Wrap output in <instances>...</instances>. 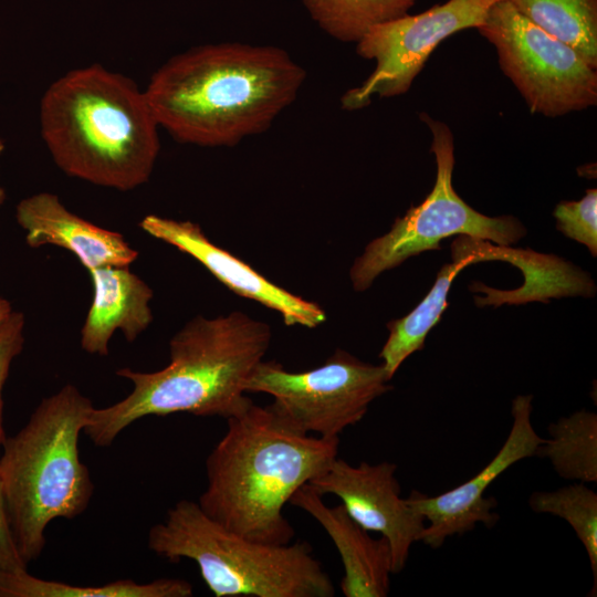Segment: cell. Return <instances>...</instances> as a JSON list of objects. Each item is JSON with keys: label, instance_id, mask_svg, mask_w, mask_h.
Masks as SVG:
<instances>
[{"label": "cell", "instance_id": "8fae6325", "mask_svg": "<svg viewBox=\"0 0 597 597\" xmlns=\"http://www.w3.org/2000/svg\"><path fill=\"white\" fill-rule=\"evenodd\" d=\"M532 395L516 396L512 401V426L509 436L492 460L474 476L438 495L412 491L406 499L425 520L419 542L439 548L453 535L471 532L476 524L491 527L499 520L493 509L494 498L485 496L486 489L516 462L536 455L543 442L532 425Z\"/></svg>", "mask_w": 597, "mask_h": 597}, {"label": "cell", "instance_id": "ffe728a7", "mask_svg": "<svg viewBox=\"0 0 597 597\" xmlns=\"http://www.w3.org/2000/svg\"><path fill=\"white\" fill-rule=\"evenodd\" d=\"M531 22L597 67V0H507Z\"/></svg>", "mask_w": 597, "mask_h": 597}, {"label": "cell", "instance_id": "6da1fadb", "mask_svg": "<svg viewBox=\"0 0 597 597\" xmlns=\"http://www.w3.org/2000/svg\"><path fill=\"white\" fill-rule=\"evenodd\" d=\"M305 78L281 48L222 42L170 57L144 91L159 127L179 143L231 147L265 132Z\"/></svg>", "mask_w": 597, "mask_h": 597}, {"label": "cell", "instance_id": "5b68a950", "mask_svg": "<svg viewBox=\"0 0 597 597\" xmlns=\"http://www.w3.org/2000/svg\"><path fill=\"white\" fill-rule=\"evenodd\" d=\"M93 408L75 386L65 385L2 443L0 479L9 523L27 564L40 557L53 520L74 519L90 503L94 486L80 459L78 439Z\"/></svg>", "mask_w": 597, "mask_h": 597}, {"label": "cell", "instance_id": "5bb4252c", "mask_svg": "<svg viewBox=\"0 0 597 597\" xmlns=\"http://www.w3.org/2000/svg\"><path fill=\"white\" fill-rule=\"evenodd\" d=\"M15 219L25 232L29 247L63 248L87 271L105 265L129 266L138 258V252L121 233L78 217L51 192H38L20 200Z\"/></svg>", "mask_w": 597, "mask_h": 597}, {"label": "cell", "instance_id": "44dd1931", "mask_svg": "<svg viewBox=\"0 0 597 597\" xmlns=\"http://www.w3.org/2000/svg\"><path fill=\"white\" fill-rule=\"evenodd\" d=\"M418 0H302L329 36L357 43L373 27L401 17Z\"/></svg>", "mask_w": 597, "mask_h": 597}, {"label": "cell", "instance_id": "2e32d148", "mask_svg": "<svg viewBox=\"0 0 597 597\" xmlns=\"http://www.w3.org/2000/svg\"><path fill=\"white\" fill-rule=\"evenodd\" d=\"M93 300L81 329V347L91 355H108L119 329L133 343L153 321L151 287L128 266L105 265L88 271Z\"/></svg>", "mask_w": 597, "mask_h": 597}, {"label": "cell", "instance_id": "cb8c5ba5", "mask_svg": "<svg viewBox=\"0 0 597 597\" xmlns=\"http://www.w3.org/2000/svg\"><path fill=\"white\" fill-rule=\"evenodd\" d=\"M24 315L13 311L0 326V453L6 439L3 430L2 391L13 359L22 352L24 345Z\"/></svg>", "mask_w": 597, "mask_h": 597}, {"label": "cell", "instance_id": "3957f363", "mask_svg": "<svg viewBox=\"0 0 597 597\" xmlns=\"http://www.w3.org/2000/svg\"><path fill=\"white\" fill-rule=\"evenodd\" d=\"M271 338L266 323L242 312L193 317L171 337L166 367L150 373L116 370L133 384L132 391L114 405L94 407L84 433L94 444L107 447L148 416L188 412L228 419L252 402L245 381L263 360Z\"/></svg>", "mask_w": 597, "mask_h": 597}, {"label": "cell", "instance_id": "4fadbf2b", "mask_svg": "<svg viewBox=\"0 0 597 597\" xmlns=\"http://www.w3.org/2000/svg\"><path fill=\"white\" fill-rule=\"evenodd\" d=\"M139 227L153 238L196 259L235 294L280 313L287 326L314 328L325 322L326 314L320 305L274 284L242 260L212 243L199 224L148 214L143 218Z\"/></svg>", "mask_w": 597, "mask_h": 597}, {"label": "cell", "instance_id": "ba28073f", "mask_svg": "<svg viewBox=\"0 0 597 597\" xmlns=\"http://www.w3.org/2000/svg\"><path fill=\"white\" fill-rule=\"evenodd\" d=\"M478 31L496 49L502 71L532 113L556 117L596 105L597 67L507 0L490 8Z\"/></svg>", "mask_w": 597, "mask_h": 597}, {"label": "cell", "instance_id": "7402d4cb", "mask_svg": "<svg viewBox=\"0 0 597 597\" xmlns=\"http://www.w3.org/2000/svg\"><path fill=\"white\" fill-rule=\"evenodd\" d=\"M536 513H546L565 520L586 549L594 576V596L597 587V493L583 482L555 491L534 492L528 499Z\"/></svg>", "mask_w": 597, "mask_h": 597}, {"label": "cell", "instance_id": "d4e9b609", "mask_svg": "<svg viewBox=\"0 0 597 597\" xmlns=\"http://www.w3.org/2000/svg\"><path fill=\"white\" fill-rule=\"evenodd\" d=\"M27 566L12 535L0 479V569L21 570L27 569Z\"/></svg>", "mask_w": 597, "mask_h": 597}, {"label": "cell", "instance_id": "484cf974", "mask_svg": "<svg viewBox=\"0 0 597 597\" xmlns=\"http://www.w3.org/2000/svg\"><path fill=\"white\" fill-rule=\"evenodd\" d=\"M12 312L11 303L0 295V326L10 317Z\"/></svg>", "mask_w": 597, "mask_h": 597}, {"label": "cell", "instance_id": "e0dca14e", "mask_svg": "<svg viewBox=\"0 0 597 597\" xmlns=\"http://www.w3.org/2000/svg\"><path fill=\"white\" fill-rule=\"evenodd\" d=\"M452 262L444 264L429 293L404 317L387 324L388 338L379 358L391 379L401 364L415 352L425 347L430 329L440 321L447 307V296L454 277L465 266L480 262L479 258L458 240L451 245Z\"/></svg>", "mask_w": 597, "mask_h": 597}, {"label": "cell", "instance_id": "9a60e30c", "mask_svg": "<svg viewBox=\"0 0 597 597\" xmlns=\"http://www.w3.org/2000/svg\"><path fill=\"white\" fill-rule=\"evenodd\" d=\"M290 504L310 514L336 546L344 568L339 586L345 597L388 595L394 573L391 549L385 537L373 538L342 504L327 506L323 495L308 483L292 495Z\"/></svg>", "mask_w": 597, "mask_h": 597}, {"label": "cell", "instance_id": "d6986e66", "mask_svg": "<svg viewBox=\"0 0 597 597\" xmlns=\"http://www.w3.org/2000/svg\"><path fill=\"white\" fill-rule=\"evenodd\" d=\"M536 455L546 458L563 479L597 482V415L580 409L548 426Z\"/></svg>", "mask_w": 597, "mask_h": 597}, {"label": "cell", "instance_id": "7a4b0ae2", "mask_svg": "<svg viewBox=\"0 0 597 597\" xmlns=\"http://www.w3.org/2000/svg\"><path fill=\"white\" fill-rule=\"evenodd\" d=\"M227 423L206 460L207 485L198 505L245 538L290 543L295 532L283 509L337 458L339 438L302 432L272 404L251 402Z\"/></svg>", "mask_w": 597, "mask_h": 597}, {"label": "cell", "instance_id": "603a6c76", "mask_svg": "<svg viewBox=\"0 0 597 597\" xmlns=\"http://www.w3.org/2000/svg\"><path fill=\"white\" fill-rule=\"evenodd\" d=\"M556 228L564 235L587 247L597 254V190L587 189L577 201H561L554 209Z\"/></svg>", "mask_w": 597, "mask_h": 597}, {"label": "cell", "instance_id": "30bf717a", "mask_svg": "<svg viewBox=\"0 0 597 597\" xmlns=\"http://www.w3.org/2000/svg\"><path fill=\"white\" fill-rule=\"evenodd\" d=\"M499 0H448L411 15L377 24L356 43L358 55L375 61V69L358 86L342 96V107L356 111L374 96L405 94L430 54L448 36L478 29Z\"/></svg>", "mask_w": 597, "mask_h": 597}, {"label": "cell", "instance_id": "9c48e42d", "mask_svg": "<svg viewBox=\"0 0 597 597\" xmlns=\"http://www.w3.org/2000/svg\"><path fill=\"white\" fill-rule=\"evenodd\" d=\"M381 364L337 349L322 366L289 371L262 360L245 381L247 392H264L272 406L296 429L322 438H339L359 422L369 405L391 389Z\"/></svg>", "mask_w": 597, "mask_h": 597}, {"label": "cell", "instance_id": "8992f818", "mask_svg": "<svg viewBox=\"0 0 597 597\" xmlns=\"http://www.w3.org/2000/svg\"><path fill=\"white\" fill-rule=\"evenodd\" d=\"M148 547L193 561L217 597H333L334 585L306 542L268 544L238 535L181 500L148 533Z\"/></svg>", "mask_w": 597, "mask_h": 597}, {"label": "cell", "instance_id": "277c9868", "mask_svg": "<svg viewBox=\"0 0 597 597\" xmlns=\"http://www.w3.org/2000/svg\"><path fill=\"white\" fill-rule=\"evenodd\" d=\"M39 123L67 176L129 191L153 174L160 127L145 91L123 74L91 64L61 75L41 97Z\"/></svg>", "mask_w": 597, "mask_h": 597}, {"label": "cell", "instance_id": "7c38bea8", "mask_svg": "<svg viewBox=\"0 0 597 597\" xmlns=\"http://www.w3.org/2000/svg\"><path fill=\"white\" fill-rule=\"evenodd\" d=\"M391 462L350 465L336 458L310 485L321 495L341 499L347 514L368 532L379 533L389 543L392 573L406 566L413 543L426 526L423 517L401 496Z\"/></svg>", "mask_w": 597, "mask_h": 597}, {"label": "cell", "instance_id": "ac0fdd59", "mask_svg": "<svg viewBox=\"0 0 597 597\" xmlns=\"http://www.w3.org/2000/svg\"><path fill=\"white\" fill-rule=\"evenodd\" d=\"M192 585L184 579L160 578L150 583L121 579L100 586H77L45 580L27 569H0V597H190Z\"/></svg>", "mask_w": 597, "mask_h": 597}, {"label": "cell", "instance_id": "4316f807", "mask_svg": "<svg viewBox=\"0 0 597 597\" xmlns=\"http://www.w3.org/2000/svg\"><path fill=\"white\" fill-rule=\"evenodd\" d=\"M4 143L3 140L0 138V156L2 155V153L4 151ZM6 200V191L4 189L0 186V206Z\"/></svg>", "mask_w": 597, "mask_h": 597}, {"label": "cell", "instance_id": "52a82bcc", "mask_svg": "<svg viewBox=\"0 0 597 597\" xmlns=\"http://www.w3.org/2000/svg\"><path fill=\"white\" fill-rule=\"evenodd\" d=\"M432 134L436 182L427 198L397 218L391 229L370 241L356 258L349 277L353 289L364 292L381 273L428 250H439L440 241L454 234L490 240L499 245L517 243L526 234L523 223L512 216L489 217L470 207L454 190L453 137L442 122L421 114Z\"/></svg>", "mask_w": 597, "mask_h": 597}]
</instances>
